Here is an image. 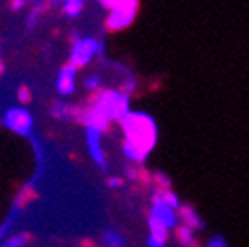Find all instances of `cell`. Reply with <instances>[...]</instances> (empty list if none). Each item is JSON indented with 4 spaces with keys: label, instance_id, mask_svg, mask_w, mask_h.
Segmentation results:
<instances>
[{
    "label": "cell",
    "instance_id": "16",
    "mask_svg": "<svg viewBox=\"0 0 249 247\" xmlns=\"http://www.w3.org/2000/svg\"><path fill=\"white\" fill-rule=\"evenodd\" d=\"M30 241V237L26 233H16L12 237H8L0 247H26V243Z\"/></svg>",
    "mask_w": 249,
    "mask_h": 247
},
{
    "label": "cell",
    "instance_id": "4",
    "mask_svg": "<svg viewBox=\"0 0 249 247\" xmlns=\"http://www.w3.org/2000/svg\"><path fill=\"white\" fill-rule=\"evenodd\" d=\"M148 220L164 226L168 231H174L178 228V224H180L178 210L172 208L159 192L152 194V204H150V215H148Z\"/></svg>",
    "mask_w": 249,
    "mask_h": 247
},
{
    "label": "cell",
    "instance_id": "21",
    "mask_svg": "<svg viewBox=\"0 0 249 247\" xmlns=\"http://www.w3.org/2000/svg\"><path fill=\"white\" fill-rule=\"evenodd\" d=\"M28 4H30V0H10V2H8V6H10L12 12H20V10H24Z\"/></svg>",
    "mask_w": 249,
    "mask_h": 247
},
{
    "label": "cell",
    "instance_id": "7",
    "mask_svg": "<svg viewBox=\"0 0 249 247\" xmlns=\"http://www.w3.org/2000/svg\"><path fill=\"white\" fill-rule=\"evenodd\" d=\"M77 73H79V68H75L73 64H70V61L66 66L59 68L57 77H55V91H57L59 97H71L75 93Z\"/></svg>",
    "mask_w": 249,
    "mask_h": 247
},
{
    "label": "cell",
    "instance_id": "18",
    "mask_svg": "<svg viewBox=\"0 0 249 247\" xmlns=\"http://www.w3.org/2000/svg\"><path fill=\"white\" fill-rule=\"evenodd\" d=\"M206 247H230V245H228V241H226L222 235H213V237L208 239Z\"/></svg>",
    "mask_w": 249,
    "mask_h": 247
},
{
    "label": "cell",
    "instance_id": "8",
    "mask_svg": "<svg viewBox=\"0 0 249 247\" xmlns=\"http://www.w3.org/2000/svg\"><path fill=\"white\" fill-rule=\"evenodd\" d=\"M137 14H139V8L109 10V14L105 18V30H107V32H121V30H127L135 22Z\"/></svg>",
    "mask_w": 249,
    "mask_h": 247
},
{
    "label": "cell",
    "instance_id": "14",
    "mask_svg": "<svg viewBox=\"0 0 249 247\" xmlns=\"http://www.w3.org/2000/svg\"><path fill=\"white\" fill-rule=\"evenodd\" d=\"M105 10H117V8H139V0H97Z\"/></svg>",
    "mask_w": 249,
    "mask_h": 247
},
{
    "label": "cell",
    "instance_id": "19",
    "mask_svg": "<svg viewBox=\"0 0 249 247\" xmlns=\"http://www.w3.org/2000/svg\"><path fill=\"white\" fill-rule=\"evenodd\" d=\"M30 99H32V93H30V89H28V87L22 85V87L18 89V101H20L22 105H28Z\"/></svg>",
    "mask_w": 249,
    "mask_h": 247
},
{
    "label": "cell",
    "instance_id": "2",
    "mask_svg": "<svg viewBox=\"0 0 249 247\" xmlns=\"http://www.w3.org/2000/svg\"><path fill=\"white\" fill-rule=\"evenodd\" d=\"M89 107L109 123H119L131 111V93L124 89H99L93 93Z\"/></svg>",
    "mask_w": 249,
    "mask_h": 247
},
{
    "label": "cell",
    "instance_id": "6",
    "mask_svg": "<svg viewBox=\"0 0 249 247\" xmlns=\"http://www.w3.org/2000/svg\"><path fill=\"white\" fill-rule=\"evenodd\" d=\"M103 135L99 129H93V127H85V144H87V152L91 160L95 162V166L99 170H107L109 168V159H107V152L103 148Z\"/></svg>",
    "mask_w": 249,
    "mask_h": 247
},
{
    "label": "cell",
    "instance_id": "12",
    "mask_svg": "<svg viewBox=\"0 0 249 247\" xmlns=\"http://www.w3.org/2000/svg\"><path fill=\"white\" fill-rule=\"evenodd\" d=\"M59 8H61V14H64L66 18L75 20V18H79V16L83 14V10H85V0H64Z\"/></svg>",
    "mask_w": 249,
    "mask_h": 247
},
{
    "label": "cell",
    "instance_id": "11",
    "mask_svg": "<svg viewBox=\"0 0 249 247\" xmlns=\"http://www.w3.org/2000/svg\"><path fill=\"white\" fill-rule=\"evenodd\" d=\"M176 239L180 241L182 247H198V237H196V229L188 228V226H178L176 229Z\"/></svg>",
    "mask_w": 249,
    "mask_h": 247
},
{
    "label": "cell",
    "instance_id": "20",
    "mask_svg": "<svg viewBox=\"0 0 249 247\" xmlns=\"http://www.w3.org/2000/svg\"><path fill=\"white\" fill-rule=\"evenodd\" d=\"M146 245L148 247H166V239H162V237H157V235H148V239H146Z\"/></svg>",
    "mask_w": 249,
    "mask_h": 247
},
{
    "label": "cell",
    "instance_id": "17",
    "mask_svg": "<svg viewBox=\"0 0 249 247\" xmlns=\"http://www.w3.org/2000/svg\"><path fill=\"white\" fill-rule=\"evenodd\" d=\"M154 184H159V190L162 188H170V178L162 172H154Z\"/></svg>",
    "mask_w": 249,
    "mask_h": 247
},
{
    "label": "cell",
    "instance_id": "22",
    "mask_svg": "<svg viewBox=\"0 0 249 247\" xmlns=\"http://www.w3.org/2000/svg\"><path fill=\"white\" fill-rule=\"evenodd\" d=\"M123 184H124V180H123V178H119V176H111V178H107V186H109V188H113V190L121 188Z\"/></svg>",
    "mask_w": 249,
    "mask_h": 247
},
{
    "label": "cell",
    "instance_id": "13",
    "mask_svg": "<svg viewBox=\"0 0 249 247\" xmlns=\"http://www.w3.org/2000/svg\"><path fill=\"white\" fill-rule=\"evenodd\" d=\"M101 243L103 247H127V241L117 229H105L101 235Z\"/></svg>",
    "mask_w": 249,
    "mask_h": 247
},
{
    "label": "cell",
    "instance_id": "3",
    "mask_svg": "<svg viewBox=\"0 0 249 247\" xmlns=\"http://www.w3.org/2000/svg\"><path fill=\"white\" fill-rule=\"evenodd\" d=\"M103 53V44L97 38L91 36H79L71 42L70 48V64H73L75 68H87L97 55Z\"/></svg>",
    "mask_w": 249,
    "mask_h": 247
},
{
    "label": "cell",
    "instance_id": "5",
    "mask_svg": "<svg viewBox=\"0 0 249 247\" xmlns=\"http://www.w3.org/2000/svg\"><path fill=\"white\" fill-rule=\"evenodd\" d=\"M4 127L20 137H32L34 133V115L26 107H10L4 113Z\"/></svg>",
    "mask_w": 249,
    "mask_h": 247
},
{
    "label": "cell",
    "instance_id": "23",
    "mask_svg": "<svg viewBox=\"0 0 249 247\" xmlns=\"http://www.w3.org/2000/svg\"><path fill=\"white\" fill-rule=\"evenodd\" d=\"M46 2H48L50 6H61V2H64V0H46Z\"/></svg>",
    "mask_w": 249,
    "mask_h": 247
},
{
    "label": "cell",
    "instance_id": "1",
    "mask_svg": "<svg viewBox=\"0 0 249 247\" xmlns=\"http://www.w3.org/2000/svg\"><path fill=\"white\" fill-rule=\"evenodd\" d=\"M121 131H123V144L121 150L124 159L133 164H142L152 148L157 146L159 141V127L148 113L142 111H129L121 121Z\"/></svg>",
    "mask_w": 249,
    "mask_h": 247
},
{
    "label": "cell",
    "instance_id": "15",
    "mask_svg": "<svg viewBox=\"0 0 249 247\" xmlns=\"http://www.w3.org/2000/svg\"><path fill=\"white\" fill-rule=\"evenodd\" d=\"M83 87L87 91H91V93H95V91H99L103 87V77L101 73H89L85 79H83Z\"/></svg>",
    "mask_w": 249,
    "mask_h": 247
},
{
    "label": "cell",
    "instance_id": "24",
    "mask_svg": "<svg viewBox=\"0 0 249 247\" xmlns=\"http://www.w3.org/2000/svg\"><path fill=\"white\" fill-rule=\"evenodd\" d=\"M4 71V66H2V48H0V73Z\"/></svg>",
    "mask_w": 249,
    "mask_h": 247
},
{
    "label": "cell",
    "instance_id": "9",
    "mask_svg": "<svg viewBox=\"0 0 249 247\" xmlns=\"http://www.w3.org/2000/svg\"><path fill=\"white\" fill-rule=\"evenodd\" d=\"M178 218H180V222H182L184 226H188V228H192V229H196V231L204 229V220L200 218V213H198L190 204H182V206L178 208Z\"/></svg>",
    "mask_w": 249,
    "mask_h": 247
},
{
    "label": "cell",
    "instance_id": "10",
    "mask_svg": "<svg viewBox=\"0 0 249 247\" xmlns=\"http://www.w3.org/2000/svg\"><path fill=\"white\" fill-rule=\"evenodd\" d=\"M50 113L53 119H59V121H79L81 107H75L73 103H55L50 109Z\"/></svg>",
    "mask_w": 249,
    "mask_h": 247
}]
</instances>
